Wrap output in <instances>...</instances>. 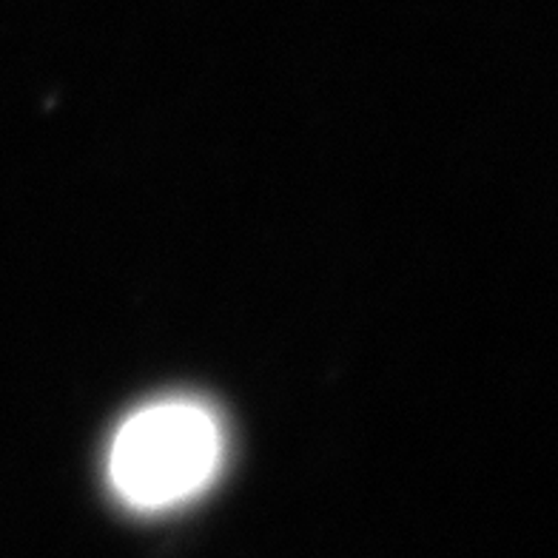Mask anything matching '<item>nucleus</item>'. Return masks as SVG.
Instances as JSON below:
<instances>
[{
    "instance_id": "obj_1",
    "label": "nucleus",
    "mask_w": 558,
    "mask_h": 558,
    "mask_svg": "<svg viewBox=\"0 0 558 558\" xmlns=\"http://www.w3.org/2000/svg\"><path fill=\"white\" fill-rule=\"evenodd\" d=\"M226 434L217 413L194 399H162L125 418L111 439L109 478L134 510H169L211 485Z\"/></svg>"
}]
</instances>
